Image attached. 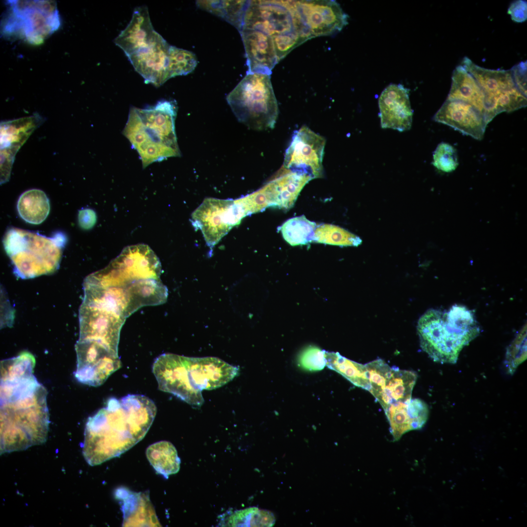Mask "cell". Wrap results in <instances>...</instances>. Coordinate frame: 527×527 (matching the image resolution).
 I'll use <instances>...</instances> for the list:
<instances>
[{
  "instance_id": "obj_1",
  "label": "cell",
  "mask_w": 527,
  "mask_h": 527,
  "mask_svg": "<svg viewBox=\"0 0 527 527\" xmlns=\"http://www.w3.org/2000/svg\"><path fill=\"white\" fill-rule=\"evenodd\" d=\"M156 413L154 402L142 395L109 399L86 422L82 454L87 463L97 466L132 447L144 438Z\"/></svg>"
},
{
  "instance_id": "obj_2",
  "label": "cell",
  "mask_w": 527,
  "mask_h": 527,
  "mask_svg": "<svg viewBox=\"0 0 527 527\" xmlns=\"http://www.w3.org/2000/svg\"><path fill=\"white\" fill-rule=\"evenodd\" d=\"M46 388L34 375L0 385V453L45 442L49 418Z\"/></svg>"
},
{
  "instance_id": "obj_3",
  "label": "cell",
  "mask_w": 527,
  "mask_h": 527,
  "mask_svg": "<svg viewBox=\"0 0 527 527\" xmlns=\"http://www.w3.org/2000/svg\"><path fill=\"white\" fill-rule=\"evenodd\" d=\"M176 114V104L167 100L149 107L130 108L123 134L138 152L144 168L180 156L175 132Z\"/></svg>"
},
{
  "instance_id": "obj_4",
  "label": "cell",
  "mask_w": 527,
  "mask_h": 527,
  "mask_svg": "<svg viewBox=\"0 0 527 527\" xmlns=\"http://www.w3.org/2000/svg\"><path fill=\"white\" fill-rule=\"evenodd\" d=\"M417 332L420 346L434 361L455 364L463 347L480 333L472 312L454 305L448 311L431 309L419 319Z\"/></svg>"
},
{
  "instance_id": "obj_5",
  "label": "cell",
  "mask_w": 527,
  "mask_h": 527,
  "mask_svg": "<svg viewBox=\"0 0 527 527\" xmlns=\"http://www.w3.org/2000/svg\"><path fill=\"white\" fill-rule=\"evenodd\" d=\"M66 242L65 235L61 232L47 237L16 227L8 229L2 240L4 250L14 266V273L21 279L55 272Z\"/></svg>"
},
{
  "instance_id": "obj_6",
  "label": "cell",
  "mask_w": 527,
  "mask_h": 527,
  "mask_svg": "<svg viewBox=\"0 0 527 527\" xmlns=\"http://www.w3.org/2000/svg\"><path fill=\"white\" fill-rule=\"evenodd\" d=\"M226 101L238 120L250 129L262 131L274 127L279 109L270 75L246 74Z\"/></svg>"
},
{
  "instance_id": "obj_7",
  "label": "cell",
  "mask_w": 527,
  "mask_h": 527,
  "mask_svg": "<svg viewBox=\"0 0 527 527\" xmlns=\"http://www.w3.org/2000/svg\"><path fill=\"white\" fill-rule=\"evenodd\" d=\"M243 28L259 30L270 36L279 61L307 41L301 33L286 0L248 1Z\"/></svg>"
},
{
  "instance_id": "obj_8",
  "label": "cell",
  "mask_w": 527,
  "mask_h": 527,
  "mask_svg": "<svg viewBox=\"0 0 527 527\" xmlns=\"http://www.w3.org/2000/svg\"><path fill=\"white\" fill-rule=\"evenodd\" d=\"M5 21V34L40 44L60 25L56 3L52 1H13Z\"/></svg>"
},
{
  "instance_id": "obj_9",
  "label": "cell",
  "mask_w": 527,
  "mask_h": 527,
  "mask_svg": "<svg viewBox=\"0 0 527 527\" xmlns=\"http://www.w3.org/2000/svg\"><path fill=\"white\" fill-rule=\"evenodd\" d=\"M161 272L159 259L144 244L126 247L106 267L99 271L102 283L111 286H124L141 279L159 280Z\"/></svg>"
},
{
  "instance_id": "obj_10",
  "label": "cell",
  "mask_w": 527,
  "mask_h": 527,
  "mask_svg": "<svg viewBox=\"0 0 527 527\" xmlns=\"http://www.w3.org/2000/svg\"><path fill=\"white\" fill-rule=\"evenodd\" d=\"M298 27L306 40L340 31L348 16L335 0H286Z\"/></svg>"
},
{
  "instance_id": "obj_11",
  "label": "cell",
  "mask_w": 527,
  "mask_h": 527,
  "mask_svg": "<svg viewBox=\"0 0 527 527\" xmlns=\"http://www.w3.org/2000/svg\"><path fill=\"white\" fill-rule=\"evenodd\" d=\"M152 371L160 390L171 393L192 405L201 406L203 403L202 392L193 385L190 357L163 354L155 359Z\"/></svg>"
},
{
  "instance_id": "obj_12",
  "label": "cell",
  "mask_w": 527,
  "mask_h": 527,
  "mask_svg": "<svg viewBox=\"0 0 527 527\" xmlns=\"http://www.w3.org/2000/svg\"><path fill=\"white\" fill-rule=\"evenodd\" d=\"M75 349L77 363L74 375L82 384L101 385L122 366L118 354L97 342L78 340Z\"/></svg>"
},
{
  "instance_id": "obj_13",
  "label": "cell",
  "mask_w": 527,
  "mask_h": 527,
  "mask_svg": "<svg viewBox=\"0 0 527 527\" xmlns=\"http://www.w3.org/2000/svg\"><path fill=\"white\" fill-rule=\"evenodd\" d=\"M325 140L304 126L293 134L286 149L283 168L307 175L312 179L322 177Z\"/></svg>"
},
{
  "instance_id": "obj_14",
  "label": "cell",
  "mask_w": 527,
  "mask_h": 527,
  "mask_svg": "<svg viewBox=\"0 0 527 527\" xmlns=\"http://www.w3.org/2000/svg\"><path fill=\"white\" fill-rule=\"evenodd\" d=\"M125 319L114 312L82 303L79 340L96 341L118 354L120 332Z\"/></svg>"
},
{
  "instance_id": "obj_15",
  "label": "cell",
  "mask_w": 527,
  "mask_h": 527,
  "mask_svg": "<svg viewBox=\"0 0 527 527\" xmlns=\"http://www.w3.org/2000/svg\"><path fill=\"white\" fill-rule=\"evenodd\" d=\"M233 202L229 199L206 198L191 215L193 225L201 230L207 244L211 247L237 225Z\"/></svg>"
},
{
  "instance_id": "obj_16",
  "label": "cell",
  "mask_w": 527,
  "mask_h": 527,
  "mask_svg": "<svg viewBox=\"0 0 527 527\" xmlns=\"http://www.w3.org/2000/svg\"><path fill=\"white\" fill-rule=\"evenodd\" d=\"M38 113L2 121L0 126V183L8 181L15 155L32 133L43 122Z\"/></svg>"
},
{
  "instance_id": "obj_17",
  "label": "cell",
  "mask_w": 527,
  "mask_h": 527,
  "mask_svg": "<svg viewBox=\"0 0 527 527\" xmlns=\"http://www.w3.org/2000/svg\"><path fill=\"white\" fill-rule=\"evenodd\" d=\"M381 126L403 132L410 129L413 110L409 90L401 84H390L381 93L378 100Z\"/></svg>"
},
{
  "instance_id": "obj_18",
  "label": "cell",
  "mask_w": 527,
  "mask_h": 527,
  "mask_svg": "<svg viewBox=\"0 0 527 527\" xmlns=\"http://www.w3.org/2000/svg\"><path fill=\"white\" fill-rule=\"evenodd\" d=\"M433 120L476 140L483 139L488 124L483 114L471 105L446 99Z\"/></svg>"
},
{
  "instance_id": "obj_19",
  "label": "cell",
  "mask_w": 527,
  "mask_h": 527,
  "mask_svg": "<svg viewBox=\"0 0 527 527\" xmlns=\"http://www.w3.org/2000/svg\"><path fill=\"white\" fill-rule=\"evenodd\" d=\"M170 45L161 35L149 46L127 57L146 83L156 87L166 80Z\"/></svg>"
},
{
  "instance_id": "obj_20",
  "label": "cell",
  "mask_w": 527,
  "mask_h": 527,
  "mask_svg": "<svg viewBox=\"0 0 527 527\" xmlns=\"http://www.w3.org/2000/svg\"><path fill=\"white\" fill-rule=\"evenodd\" d=\"M239 32L246 57V74L270 75L279 62L272 38L255 29L243 28Z\"/></svg>"
},
{
  "instance_id": "obj_21",
  "label": "cell",
  "mask_w": 527,
  "mask_h": 527,
  "mask_svg": "<svg viewBox=\"0 0 527 527\" xmlns=\"http://www.w3.org/2000/svg\"><path fill=\"white\" fill-rule=\"evenodd\" d=\"M160 35L154 29L146 6L137 7L126 28L115 39L127 57L147 47Z\"/></svg>"
},
{
  "instance_id": "obj_22",
  "label": "cell",
  "mask_w": 527,
  "mask_h": 527,
  "mask_svg": "<svg viewBox=\"0 0 527 527\" xmlns=\"http://www.w3.org/2000/svg\"><path fill=\"white\" fill-rule=\"evenodd\" d=\"M384 411L395 441L405 433L422 428L428 416L427 405L419 399L391 404Z\"/></svg>"
},
{
  "instance_id": "obj_23",
  "label": "cell",
  "mask_w": 527,
  "mask_h": 527,
  "mask_svg": "<svg viewBox=\"0 0 527 527\" xmlns=\"http://www.w3.org/2000/svg\"><path fill=\"white\" fill-rule=\"evenodd\" d=\"M115 494L122 503L123 526H161L147 492L137 493L122 487Z\"/></svg>"
},
{
  "instance_id": "obj_24",
  "label": "cell",
  "mask_w": 527,
  "mask_h": 527,
  "mask_svg": "<svg viewBox=\"0 0 527 527\" xmlns=\"http://www.w3.org/2000/svg\"><path fill=\"white\" fill-rule=\"evenodd\" d=\"M417 379L414 371L390 366L373 396L384 410L391 404L410 401Z\"/></svg>"
},
{
  "instance_id": "obj_25",
  "label": "cell",
  "mask_w": 527,
  "mask_h": 527,
  "mask_svg": "<svg viewBox=\"0 0 527 527\" xmlns=\"http://www.w3.org/2000/svg\"><path fill=\"white\" fill-rule=\"evenodd\" d=\"M126 287L129 299V316L142 306L161 304L167 299L168 289L160 279L138 280Z\"/></svg>"
},
{
  "instance_id": "obj_26",
  "label": "cell",
  "mask_w": 527,
  "mask_h": 527,
  "mask_svg": "<svg viewBox=\"0 0 527 527\" xmlns=\"http://www.w3.org/2000/svg\"><path fill=\"white\" fill-rule=\"evenodd\" d=\"M462 65L477 81L486 98L493 97L503 91L516 87L510 69H486L475 64L467 57L463 59Z\"/></svg>"
},
{
  "instance_id": "obj_27",
  "label": "cell",
  "mask_w": 527,
  "mask_h": 527,
  "mask_svg": "<svg viewBox=\"0 0 527 527\" xmlns=\"http://www.w3.org/2000/svg\"><path fill=\"white\" fill-rule=\"evenodd\" d=\"M447 99L468 103L485 116L486 96L473 76L462 65L454 69Z\"/></svg>"
},
{
  "instance_id": "obj_28",
  "label": "cell",
  "mask_w": 527,
  "mask_h": 527,
  "mask_svg": "<svg viewBox=\"0 0 527 527\" xmlns=\"http://www.w3.org/2000/svg\"><path fill=\"white\" fill-rule=\"evenodd\" d=\"M312 179L307 175L283 167L272 180L277 195V207L286 210L292 207L302 189Z\"/></svg>"
},
{
  "instance_id": "obj_29",
  "label": "cell",
  "mask_w": 527,
  "mask_h": 527,
  "mask_svg": "<svg viewBox=\"0 0 527 527\" xmlns=\"http://www.w3.org/2000/svg\"><path fill=\"white\" fill-rule=\"evenodd\" d=\"M17 209L20 217L26 222L39 224L46 219L49 213V200L42 190L30 189L19 197Z\"/></svg>"
},
{
  "instance_id": "obj_30",
  "label": "cell",
  "mask_w": 527,
  "mask_h": 527,
  "mask_svg": "<svg viewBox=\"0 0 527 527\" xmlns=\"http://www.w3.org/2000/svg\"><path fill=\"white\" fill-rule=\"evenodd\" d=\"M146 455L155 470L166 479L180 470L181 460L177 449L168 441H162L151 445L146 449Z\"/></svg>"
},
{
  "instance_id": "obj_31",
  "label": "cell",
  "mask_w": 527,
  "mask_h": 527,
  "mask_svg": "<svg viewBox=\"0 0 527 527\" xmlns=\"http://www.w3.org/2000/svg\"><path fill=\"white\" fill-rule=\"evenodd\" d=\"M326 365L347 379L354 385L369 390L370 383L365 365L358 363L338 352L325 351Z\"/></svg>"
},
{
  "instance_id": "obj_32",
  "label": "cell",
  "mask_w": 527,
  "mask_h": 527,
  "mask_svg": "<svg viewBox=\"0 0 527 527\" xmlns=\"http://www.w3.org/2000/svg\"><path fill=\"white\" fill-rule=\"evenodd\" d=\"M248 3L247 0L196 1V4L200 8L221 17L239 31L242 29L243 18Z\"/></svg>"
},
{
  "instance_id": "obj_33",
  "label": "cell",
  "mask_w": 527,
  "mask_h": 527,
  "mask_svg": "<svg viewBox=\"0 0 527 527\" xmlns=\"http://www.w3.org/2000/svg\"><path fill=\"white\" fill-rule=\"evenodd\" d=\"M275 523L271 512L253 507L227 513L222 518L219 525L223 527H272Z\"/></svg>"
},
{
  "instance_id": "obj_34",
  "label": "cell",
  "mask_w": 527,
  "mask_h": 527,
  "mask_svg": "<svg viewBox=\"0 0 527 527\" xmlns=\"http://www.w3.org/2000/svg\"><path fill=\"white\" fill-rule=\"evenodd\" d=\"M527 106V96L516 87L486 98V118L489 123L497 115L510 112Z\"/></svg>"
},
{
  "instance_id": "obj_35",
  "label": "cell",
  "mask_w": 527,
  "mask_h": 527,
  "mask_svg": "<svg viewBox=\"0 0 527 527\" xmlns=\"http://www.w3.org/2000/svg\"><path fill=\"white\" fill-rule=\"evenodd\" d=\"M316 226V223L302 215L287 220L278 229L288 243L297 246L312 242Z\"/></svg>"
},
{
  "instance_id": "obj_36",
  "label": "cell",
  "mask_w": 527,
  "mask_h": 527,
  "mask_svg": "<svg viewBox=\"0 0 527 527\" xmlns=\"http://www.w3.org/2000/svg\"><path fill=\"white\" fill-rule=\"evenodd\" d=\"M362 242L360 237L344 228L327 223L317 225L312 241L342 246H357Z\"/></svg>"
},
{
  "instance_id": "obj_37",
  "label": "cell",
  "mask_w": 527,
  "mask_h": 527,
  "mask_svg": "<svg viewBox=\"0 0 527 527\" xmlns=\"http://www.w3.org/2000/svg\"><path fill=\"white\" fill-rule=\"evenodd\" d=\"M197 63V57L193 52L170 45L166 80L176 76L186 75L192 72Z\"/></svg>"
},
{
  "instance_id": "obj_38",
  "label": "cell",
  "mask_w": 527,
  "mask_h": 527,
  "mask_svg": "<svg viewBox=\"0 0 527 527\" xmlns=\"http://www.w3.org/2000/svg\"><path fill=\"white\" fill-rule=\"evenodd\" d=\"M270 181L258 190L238 199L247 215L264 210L269 206L277 207V196Z\"/></svg>"
},
{
  "instance_id": "obj_39",
  "label": "cell",
  "mask_w": 527,
  "mask_h": 527,
  "mask_svg": "<svg viewBox=\"0 0 527 527\" xmlns=\"http://www.w3.org/2000/svg\"><path fill=\"white\" fill-rule=\"evenodd\" d=\"M527 358L526 325L518 334L507 349L505 364L507 372L513 374Z\"/></svg>"
},
{
  "instance_id": "obj_40",
  "label": "cell",
  "mask_w": 527,
  "mask_h": 527,
  "mask_svg": "<svg viewBox=\"0 0 527 527\" xmlns=\"http://www.w3.org/2000/svg\"><path fill=\"white\" fill-rule=\"evenodd\" d=\"M433 165L438 169L451 172L458 165L457 152L450 144L441 142L438 144L433 155Z\"/></svg>"
},
{
  "instance_id": "obj_41",
  "label": "cell",
  "mask_w": 527,
  "mask_h": 527,
  "mask_svg": "<svg viewBox=\"0 0 527 527\" xmlns=\"http://www.w3.org/2000/svg\"><path fill=\"white\" fill-rule=\"evenodd\" d=\"M300 365L304 368L311 371H318L326 365L325 351L315 346L305 349L299 357Z\"/></svg>"
},
{
  "instance_id": "obj_42",
  "label": "cell",
  "mask_w": 527,
  "mask_h": 527,
  "mask_svg": "<svg viewBox=\"0 0 527 527\" xmlns=\"http://www.w3.org/2000/svg\"><path fill=\"white\" fill-rule=\"evenodd\" d=\"M510 70L516 87L527 96V61L521 62Z\"/></svg>"
},
{
  "instance_id": "obj_43",
  "label": "cell",
  "mask_w": 527,
  "mask_h": 527,
  "mask_svg": "<svg viewBox=\"0 0 527 527\" xmlns=\"http://www.w3.org/2000/svg\"><path fill=\"white\" fill-rule=\"evenodd\" d=\"M513 20L521 22L527 19V2L524 0H517L512 2L508 10Z\"/></svg>"
},
{
  "instance_id": "obj_44",
  "label": "cell",
  "mask_w": 527,
  "mask_h": 527,
  "mask_svg": "<svg viewBox=\"0 0 527 527\" xmlns=\"http://www.w3.org/2000/svg\"><path fill=\"white\" fill-rule=\"evenodd\" d=\"M96 213L91 209H84L79 212V223L84 229L88 230L92 228L96 223Z\"/></svg>"
}]
</instances>
